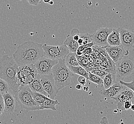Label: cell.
I'll use <instances>...</instances> for the list:
<instances>
[{"label":"cell","mask_w":134,"mask_h":124,"mask_svg":"<svg viewBox=\"0 0 134 124\" xmlns=\"http://www.w3.org/2000/svg\"><path fill=\"white\" fill-rule=\"evenodd\" d=\"M97 64L94 63V64H91L90 63L87 66V67L85 68L86 71L88 72V73H90L92 70H94L96 69L97 67Z\"/></svg>","instance_id":"cell-35"},{"label":"cell","mask_w":134,"mask_h":124,"mask_svg":"<svg viewBox=\"0 0 134 124\" xmlns=\"http://www.w3.org/2000/svg\"><path fill=\"white\" fill-rule=\"evenodd\" d=\"M4 109L3 99L2 94H0V116L3 114Z\"/></svg>","instance_id":"cell-34"},{"label":"cell","mask_w":134,"mask_h":124,"mask_svg":"<svg viewBox=\"0 0 134 124\" xmlns=\"http://www.w3.org/2000/svg\"><path fill=\"white\" fill-rule=\"evenodd\" d=\"M83 90L86 92H88V91L89 89V87L88 86H83Z\"/></svg>","instance_id":"cell-42"},{"label":"cell","mask_w":134,"mask_h":124,"mask_svg":"<svg viewBox=\"0 0 134 124\" xmlns=\"http://www.w3.org/2000/svg\"><path fill=\"white\" fill-rule=\"evenodd\" d=\"M30 4L32 5L37 6L41 3L42 0H27Z\"/></svg>","instance_id":"cell-38"},{"label":"cell","mask_w":134,"mask_h":124,"mask_svg":"<svg viewBox=\"0 0 134 124\" xmlns=\"http://www.w3.org/2000/svg\"><path fill=\"white\" fill-rule=\"evenodd\" d=\"M78 64H79V65L80 66L83 67L85 69L87 67V66L90 63L89 62L88 59L85 57V58H83V59L80 62H79Z\"/></svg>","instance_id":"cell-32"},{"label":"cell","mask_w":134,"mask_h":124,"mask_svg":"<svg viewBox=\"0 0 134 124\" xmlns=\"http://www.w3.org/2000/svg\"><path fill=\"white\" fill-rule=\"evenodd\" d=\"M121 41V46L126 52L129 51L134 47V32L129 29L118 28Z\"/></svg>","instance_id":"cell-10"},{"label":"cell","mask_w":134,"mask_h":124,"mask_svg":"<svg viewBox=\"0 0 134 124\" xmlns=\"http://www.w3.org/2000/svg\"><path fill=\"white\" fill-rule=\"evenodd\" d=\"M18 68L13 57L7 55L0 57V78L6 81L14 92L17 91L20 86L16 77Z\"/></svg>","instance_id":"cell-2"},{"label":"cell","mask_w":134,"mask_h":124,"mask_svg":"<svg viewBox=\"0 0 134 124\" xmlns=\"http://www.w3.org/2000/svg\"><path fill=\"white\" fill-rule=\"evenodd\" d=\"M107 43L108 46H121L120 34L118 28H113L112 32L107 37Z\"/></svg>","instance_id":"cell-16"},{"label":"cell","mask_w":134,"mask_h":124,"mask_svg":"<svg viewBox=\"0 0 134 124\" xmlns=\"http://www.w3.org/2000/svg\"><path fill=\"white\" fill-rule=\"evenodd\" d=\"M59 60H53L43 57L35 64L38 74L40 76L48 75L52 73V69Z\"/></svg>","instance_id":"cell-8"},{"label":"cell","mask_w":134,"mask_h":124,"mask_svg":"<svg viewBox=\"0 0 134 124\" xmlns=\"http://www.w3.org/2000/svg\"><path fill=\"white\" fill-rule=\"evenodd\" d=\"M123 89V86L121 85L118 82H116L115 84L108 89L101 90L100 93L103 98L112 99L118 95Z\"/></svg>","instance_id":"cell-13"},{"label":"cell","mask_w":134,"mask_h":124,"mask_svg":"<svg viewBox=\"0 0 134 124\" xmlns=\"http://www.w3.org/2000/svg\"><path fill=\"white\" fill-rule=\"evenodd\" d=\"M132 102L131 101H127L125 102L124 105V108L125 109V110H128L130 109L131 106L132 105Z\"/></svg>","instance_id":"cell-37"},{"label":"cell","mask_w":134,"mask_h":124,"mask_svg":"<svg viewBox=\"0 0 134 124\" xmlns=\"http://www.w3.org/2000/svg\"><path fill=\"white\" fill-rule=\"evenodd\" d=\"M13 57L18 66L35 65L38 60L44 57L42 44L31 41H26L17 47Z\"/></svg>","instance_id":"cell-1"},{"label":"cell","mask_w":134,"mask_h":124,"mask_svg":"<svg viewBox=\"0 0 134 124\" xmlns=\"http://www.w3.org/2000/svg\"><path fill=\"white\" fill-rule=\"evenodd\" d=\"M112 99L115 100L118 110L122 112L125 110L124 105L125 102L134 100V93L130 89H124L118 95Z\"/></svg>","instance_id":"cell-11"},{"label":"cell","mask_w":134,"mask_h":124,"mask_svg":"<svg viewBox=\"0 0 134 124\" xmlns=\"http://www.w3.org/2000/svg\"><path fill=\"white\" fill-rule=\"evenodd\" d=\"M44 56L53 60L64 59L70 52L64 44L61 46H50L47 44H42Z\"/></svg>","instance_id":"cell-5"},{"label":"cell","mask_w":134,"mask_h":124,"mask_svg":"<svg viewBox=\"0 0 134 124\" xmlns=\"http://www.w3.org/2000/svg\"><path fill=\"white\" fill-rule=\"evenodd\" d=\"M87 79L94 84H97L101 86H103V80L98 76L94 75L93 74L89 73V76Z\"/></svg>","instance_id":"cell-24"},{"label":"cell","mask_w":134,"mask_h":124,"mask_svg":"<svg viewBox=\"0 0 134 124\" xmlns=\"http://www.w3.org/2000/svg\"><path fill=\"white\" fill-rule=\"evenodd\" d=\"M10 87L6 81L0 78V94H3L7 92H9Z\"/></svg>","instance_id":"cell-25"},{"label":"cell","mask_w":134,"mask_h":124,"mask_svg":"<svg viewBox=\"0 0 134 124\" xmlns=\"http://www.w3.org/2000/svg\"><path fill=\"white\" fill-rule=\"evenodd\" d=\"M93 52V50L92 47L87 48L83 52V57H85L87 58L88 57L90 56V55Z\"/></svg>","instance_id":"cell-33"},{"label":"cell","mask_w":134,"mask_h":124,"mask_svg":"<svg viewBox=\"0 0 134 124\" xmlns=\"http://www.w3.org/2000/svg\"><path fill=\"white\" fill-rule=\"evenodd\" d=\"M116 76L123 79L134 73V60L125 57L115 63Z\"/></svg>","instance_id":"cell-6"},{"label":"cell","mask_w":134,"mask_h":124,"mask_svg":"<svg viewBox=\"0 0 134 124\" xmlns=\"http://www.w3.org/2000/svg\"><path fill=\"white\" fill-rule=\"evenodd\" d=\"M100 123V124H109V122L107 117L103 116L102 117V119H101Z\"/></svg>","instance_id":"cell-39"},{"label":"cell","mask_w":134,"mask_h":124,"mask_svg":"<svg viewBox=\"0 0 134 124\" xmlns=\"http://www.w3.org/2000/svg\"><path fill=\"white\" fill-rule=\"evenodd\" d=\"M2 95L4 102V111L9 115L14 113L15 109V98L10 91Z\"/></svg>","instance_id":"cell-14"},{"label":"cell","mask_w":134,"mask_h":124,"mask_svg":"<svg viewBox=\"0 0 134 124\" xmlns=\"http://www.w3.org/2000/svg\"><path fill=\"white\" fill-rule=\"evenodd\" d=\"M40 80L43 90L47 94L48 97L54 100L59 91L55 84L52 74L51 73L48 75L41 76Z\"/></svg>","instance_id":"cell-7"},{"label":"cell","mask_w":134,"mask_h":124,"mask_svg":"<svg viewBox=\"0 0 134 124\" xmlns=\"http://www.w3.org/2000/svg\"><path fill=\"white\" fill-rule=\"evenodd\" d=\"M40 78V75L38 74L35 79L31 82V84L28 85V86H29L32 92L40 93L41 94L44 95L46 97H48L47 94H46L43 88L41 82Z\"/></svg>","instance_id":"cell-17"},{"label":"cell","mask_w":134,"mask_h":124,"mask_svg":"<svg viewBox=\"0 0 134 124\" xmlns=\"http://www.w3.org/2000/svg\"><path fill=\"white\" fill-rule=\"evenodd\" d=\"M34 73H37L35 65H25L18 66L16 75L18 84L22 78Z\"/></svg>","instance_id":"cell-15"},{"label":"cell","mask_w":134,"mask_h":124,"mask_svg":"<svg viewBox=\"0 0 134 124\" xmlns=\"http://www.w3.org/2000/svg\"><path fill=\"white\" fill-rule=\"evenodd\" d=\"M43 2L46 3H49V2H50L52 0H43Z\"/></svg>","instance_id":"cell-43"},{"label":"cell","mask_w":134,"mask_h":124,"mask_svg":"<svg viewBox=\"0 0 134 124\" xmlns=\"http://www.w3.org/2000/svg\"><path fill=\"white\" fill-rule=\"evenodd\" d=\"M80 38H82L83 40V45L90 43L92 42L91 35L86 33H80Z\"/></svg>","instance_id":"cell-28"},{"label":"cell","mask_w":134,"mask_h":124,"mask_svg":"<svg viewBox=\"0 0 134 124\" xmlns=\"http://www.w3.org/2000/svg\"><path fill=\"white\" fill-rule=\"evenodd\" d=\"M52 74L55 84L59 91L68 86L74 76V74L65 65L64 59L59 60L52 68Z\"/></svg>","instance_id":"cell-3"},{"label":"cell","mask_w":134,"mask_h":124,"mask_svg":"<svg viewBox=\"0 0 134 124\" xmlns=\"http://www.w3.org/2000/svg\"><path fill=\"white\" fill-rule=\"evenodd\" d=\"M90 73L98 76L100 78H102L103 80L105 77V76H106L108 74V73L105 72H104L103 71L97 70V69H94V70H92Z\"/></svg>","instance_id":"cell-30"},{"label":"cell","mask_w":134,"mask_h":124,"mask_svg":"<svg viewBox=\"0 0 134 124\" xmlns=\"http://www.w3.org/2000/svg\"><path fill=\"white\" fill-rule=\"evenodd\" d=\"M64 62L68 67L70 66H77L79 65L76 57L75 53H69L65 58Z\"/></svg>","instance_id":"cell-21"},{"label":"cell","mask_w":134,"mask_h":124,"mask_svg":"<svg viewBox=\"0 0 134 124\" xmlns=\"http://www.w3.org/2000/svg\"><path fill=\"white\" fill-rule=\"evenodd\" d=\"M59 104L58 100H52L47 97L40 105V110L50 109L53 111H56L55 106Z\"/></svg>","instance_id":"cell-19"},{"label":"cell","mask_w":134,"mask_h":124,"mask_svg":"<svg viewBox=\"0 0 134 124\" xmlns=\"http://www.w3.org/2000/svg\"><path fill=\"white\" fill-rule=\"evenodd\" d=\"M14 93L15 99L21 108L28 111L40 110V105L33 99L32 92L28 86H19Z\"/></svg>","instance_id":"cell-4"},{"label":"cell","mask_w":134,"mask_h":124,"mask_svg":"<svg viewBox=\"0 0 134 124\" xmlns=\"http://www.w3.org/2000/svg\"><path fill=\"white\" fill-rule=\"evenodd\" d=\"M87 59H88V60L89 63H91V64H94V63H95L94 60L93 58L91 55H90V57H88L87 58Z\"/></svg>","instance_id":"cell-40"},{"label":"cell","mask_w":134,"mask_h":124,"mask_svg":"<svg viewBox=\"0 0 134 124\" xmlns=\"http://www.w3.org/2000/svg\"><path fill=\"white\" fill-rule=\"evenodd\" d=\"M105 47H101V46H97L94 45L92 47V49L93 50H95L99 52L101 54L104 55V57H105L106 58H110L107 54V52L106 51Z\"/></svg>","instance_id":"cell-27"},{"label":"cell","mask_w":134,"mask_h":124,"mask_svg":"<svg viewBox=\"0 0 134 124\" xmlns=\"http://www.w3.org/2000/svg\"><path fill=\"white\" fill-rule=\"evenodd\" d=\"M130 109H131L132 111H133V112H134V104H132V105Z\"/></svg>","instance_id":"cell-44"},{"label":"cell","mask_w":134,"mask_h":124,"mask_svg":"<svg viewBox=\"0 0 134 124\" xmlns=\"http://www.w3.org/2000/svg\"><path fill=\"white\" fill-rule=\"evenodd\" d=\"M116 74L108 73L103 79V86L104 87V89H107L110 88L116 83Z\"/></svg>","instance_id":"cell-20"},{"label":"cell","mask_w":134,"mask_h":124,"mask_svg":"<svg viewBox=\"0 0 134 124\" xmlns=\"http://www.w3.org/2000/svg\"><path fill=\"white\" fill-rule=\"evenodd\" d=\"M77 80L79 84H80L83 86H85V84H86V78L82 76H79Z\"/></svg>","instance_id":"cell-36"},{"label":"cell","mask_w":134,"mask_h":124,"mask_svg":"<svg viewBox=\"0 0 134 124\" xmlns=\"http://www.w3.org/2000/svg\"><path fill=\"white\" fill-rule=\"evenodd\" d=\"M64 44L68 48L70 53H75L79 47L77 42L74 40L72 36L70 34L67 35L66 38L64 42Z\"/></svg>","instance_id":"cell-18"},{"label":"cell","mask_w":134,"mask_h":124,"mask_svg":"<svg viewBox=\"0 0 134 124\" xmlns=\"http://www.w3.org/2000/svg\"><path fill=\"white\" fill-rule=\"evenodd\" d=\"M105 49L108 56L115 63L129 54V52L126 51L121 46H108Z\"/></svg>","instance_id":"cell-12"},{"label":"cell","mask_w":134,"mask_h":124,"mask_svg":"<svg viewBox=\"0 0 134 124\" xmlns=\"http://www.w3.org/2000/svg\"><path fill=\"white\" fill-rule=\"evenodd\" d=\"M119 83L121 85H122L123 86H126L127 88H128L129 89L131 90L134 94V81H132L131 82L127 83V82H124V81L122 80H120L119 81Z\"/></svg>","instance_id":"cell-29"},{"label":"cell","mask_w":134,"mask_h":124,"mask_svg":"<svg viewBox=\"0 0 134 124\" xmlns=\"http://www.w3.org/2000/svg\"><path fill=\"white\" fill-rule=\"evenodd\" d=\"M32 97L35 102L40 105L47 97L40 93L32 92Z\"/></svg>","instance_id":"cell-26"},{"label":"cell","mask_w":134,"mask_h":124,"mask_svg":"<svg viewBox=\"0 0 134 124\" xmlns=\"http://www.w3.org/2000/svg\"><path fill=\"white\" fill-rule=\"evenodd\" d=\"M83 86L79 84H76V86H75V88L78 90H82V89H83Z\"/></svg>","instance_id":"cell-41"},{"label":"cell","mask_w":134,"mask_h":124,"mask_svg":"<svg viewBox=\"0 0 134 124\" xmlns=\"http://www.w3.org/2000/svg\"><path fill=\"white\" fill-rule=\"evenodd\" d=\"M69 68L71 71V72L74 74L78 75L80 76H82L85 77L86 79H87L89 76L88 73L84 68L81 66L80 65L77 66H70Z\"/></svg>","instance_id":"cell-22"},{"label":"cell","mask_w":134,"mask_h":124,"mask_svg":"<svg viewBox=\"0 0 134 124\" xmlns=\"http://www.w3.org/2000/svg\"><path fill=\"white\" fill-rule=\"evenodd\" d=\"M112 30L113 28L107 27L99 28L91 35L92 41L94 45L105 47L108 46L107 43V37Z\"/></svg>","instance_id":"cell-9"},{"label":"cell","mask_w":134,"mask_h":124,"mask_svg":"<svg viewBox=\"0 0 134 124\" xmlns=\"http://www.w3.org/2000/svg\"><path fill=\"white\" fill-rule=\"evenodd\" d=\"M54 2H53V1H51L49 3V4L50 5H53V4H54Z\"/></svg>","instance_id":"cell-45"},{"label":"cell","mask_w":134,"mask_h":124,"mask_svg":"<svg viewBox=\"0 0 134 124\" xmlns=\"http://www.w3.org/2000/svg\"><path fill=\"white\" fill-rule=\"evenodd\" d=\"M37 75L38 73H34L25 77L24 78H22L21 80L19 81L18 83L19 86H28L35 79V77Z\"/></svg>","instance_id":"cell-23"},{"label":"cell","mask_w":134,"mask_h":124,"mask_svg":"<svg viewBox=\"0 0 134 124\" xmlns=\"http://www.w3.org/2000/svg\"><path fill=\"white\" fill-rule=\"evenodd\" d=\"M80 33L79 32V31L77 29L74 28L71 31L70 35L72 36V38L74 40L77 42L78 40L80 38Z\"/></svg>","instance_id":"cell-31"}]
</instances>
